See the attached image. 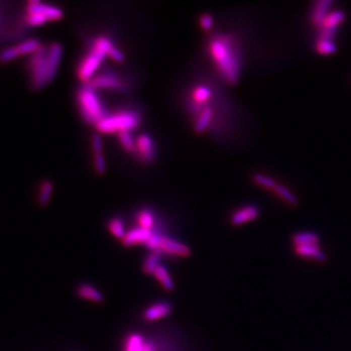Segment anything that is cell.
I'll use <instances>...</instances> for the list:
<instances>
[{
	"instance_id": "6da1fadb",
	"label": "cell",
	"mask_w": 351,
	"mask_h": 351,
	"mask_svg": "<svg viewBox=\"0 0 351 351\" xmlns=\"http://www.w3.org/2000/svg\"><path fill=\"white\" fill-rule=\"evenodd\" d=\"M209 50L223 78L230 84L237 83L241 72V56L233 38L228 35H217L211 40Z\"/></svg>"
},
{
	"instance_id": "7a4b0ae2",
	"label": "cell",
	"mask_w": 351,
	"mask_h": 351,
	"mask_svg": "<svg viewBox=\"0 0 351 351\" xmlns=\"http://www.w3.org/2000/svg\"><path fill=\"white\" fill-rule=\"evenodd\" d=\"M114 45L106 37H99L94 41V45L90 53L81 62L77 74L80 80L91 81L94 73L97 72L102 60L105 56H109L114 50Z\"/></svg>"
},
{
	"instance_id": "3957f363",
	"label": "cell",
	"mask_w": 351,
	"mask_h": 351,
	"mask_svg": "<svg viewBox=\"0 0 351 351\" xmlns=\"http://www.w3.org/2000/svg\"><path fill=\"white\" fill-rule=\"evenodd\" d=\"M77 99L80 112L88 123L97 125L103 117H105L102 102L94 88L87 84L79 91Z\"/></svg>"
},
{
	"instance_id": "277c9868",
	"label": "cell",
	"mask_w": 351,
	"mask_h": 351,
	"mask_svg": "<svg viewBox=\"0 0 351 351\" xmlns=\"http://www.w3.org/2000/svg\"><path fill=\"white\" fill-rule=\"evenodd\" d=\"M140 124V116L133 111H120L111 115H105L96 125L97 129L104 134L131 131Z\"/></svg>"
},
{
	"instance_id": "5b68a950",
	"label": "cell",
	"mask_w": 351,
	"mask_h": 351,
	"mask_svg": "<svg viewBox=\"0 0 351 351\" xmlns=\"http://www.w3.org/2000/svg\"><path fill=\"white\" fill-rule=\"evenodd\" d=\"M48 48L40 46L39 49L31 55L29 61L30 73V84L35 91L40 90L50 82L49 68H48Z\"/></svg>"
},
{
	"instance_id": "8992f818",
	"label": "cell",
	"mask_w": 351,
	"mask_h": 351,
	"mask_svg": "<svg viewBox=\"0 0 351 351\" xmlns=\"http://www.w3.org/2000/svg\"><path fill=\"white\" fill-rule=\"evenodd\" d=\"M296 253L303 258L310 259L315 262H324L326 256L320 249L319 238L316 234L298 233L292 237Z\"/></svg>"
},
{
	"instance_id": "52a82bcc",
	"label": "cell",
	"mask_w": 351,
	"mask_h": 351,
	"mask_svg": "<svg viewBox=\"0 0 351 351\" xmlns=\"http://www.w3.org/2000/svg\"><path fill=\"white\" fill-rule=\"evenodd\" d=\"M155 252H159L162 256L166 255L176 258H188L191 254V250L188 245L165 235H161L158 248Z\"/></svg>"
},
{
	"instance_id": "ba28073f",
	"label": "cell",
	"mask_w": 351,
	"mask_h": 351,
	"mask_svg": "<svg viewBox=\"0 0 351 351\" xmlns=\"http://www.w3.org/2000/svg\"><path fill=\"white\" fill-rule=\"evenodd\" d=\"M154 233V230H149L140 226L134 227L129 229L125 236L122 238L121 243L124 247L131 248L138 245H146V242L149 240V238Z\"/></svg>"
},
{
	"instance_id": "9c48e42d",
	"label": "cell",
	"mask_w": 351,
	"mask_h": 351,
	"mask_svg": "<svg viewBox=\"0 0 351 351\" xmlns=\"http://www.w3.org/2000/svg\"><path fill=\"white\" fill-rule=\"evenodd\" d=\"M173 307L168 302H157L146 307L143 312V318L147 322L158 321L172 313Z\"/></svg>"
},
{
	"instance_id": "30bf717a",
	"label": "cell",
	"mask_w": 351,
	"mask_h": 351,
	"mask_svg": "<svg viewBox=\"0 0 351 351\" xmlns=\"http://www.w3.org/2000/svg\"><path fill=\"white\" fill-rule=\"evenodd\" d=\"M123 351H156V344L141 334L131 333L125 338Z\"/></svg>"
},
{
	"instance_id": "8fae6325",
	"label": "cell",
	"mask_w": 351,
	"mask_h": 351,
	"mask_svg": "<svg viewBox=\"0 0 351 351\" xmlns=\"http://www.w3.org/2000/svg\"><path fill=\"white\" fill-rule=\"evenodd\" d=\"M27 10H28V14L41 13L48 19V21H58L64 16L63 11L58 7L44 4L40 1H35V0L29 1Z\"/></svg>"
},
{
	"instance_id": "7c38bea8",
	"label": "cell",
	"mask_w": 351,
	"mask_h": 351,
	"mask_svg": "<svg viewBox=\"0 0 351 351\" xmlns=\"http://www.w3.org/2000/svg\"><path fill=\"white\" fill-rule=\"evenodd\" d=\"M136 151L141 159L149 163L155 157V146L152 139L148 135H141L136 140Z\"/></svg>"
},
{
	"instance_id": "4fadbf2b",
	"label": "cell",
	"mask_w": 351,
	"mask_h": 351,
	"mask_svg": "<svg viewBox=\"0 0 351 351\" xmlns=\"http://www.w3.org/2000/svg\"><path fill=\"white\" fill-rule=\"evenodd\" d=\"M88 85L93 88H104V89H110V90H118L121 91L124 89V84L120 79H118L116 76L110 75V74H104L99 75L97 77H94L91 79V81L88 82Z\"/></svg>"
},
{
	"instance_id": "5bb4252c",
	"label": "cell",
	"mask_w": 351,
	"mask_h": 351,
	"mask_svg": "<svg viewBox=\"0 0 351 351\" xmlns=\"http://www.w3.org/2000/svg\"><path fill=\"white\" fill-rule=\"evenodd\" d=\"M63 55V46L60 43L51 44L48 47V68H49V77H50V82L54 80L57 72H58L60 62L62 60Z\"/></svg>"
},
{
	"instance_id": "9a60e30c",
	"label": "cell",
	"mask_w": 351,
	"mask_h": 351,
	"mask_svg": "<svg viewBox=\"0 0 351 351\" xmlns=\"http://www.w3.org/2000/svg\"><path fill=\"white\" fill-rule=\"evenodd\" d=\"M260 215L259 209L255 206H245L234 212L230 218L232 225L238 226L257 219Z\"/></svg>"
},
{
	"instance_id": "2e32d148",
	"label": "cell",
	"mask_w": 351,
	"mask_h": 351,
	"mask_svg": "<svg viewBox=\"0 0 351 351\" xmlns=\"http://www.w3.org/2000/svg\"><path fill=\"white\" fill-rule=\"evenodd\" d=\"M76 295L78 298L95 304H102L103 295L96 287L91 284L82 283L76 288Z\"/></svg>"
},
{
	"instance_id": "e0dca14e",
	"label": "cell",
	"mask_w": 351,
	"mask_h": 351,
	"mask_svg": "<svg viewBox=\"0 0 351 351\" xmlns=\"http://www.w3.org/2000/svg\"><path fill=\"white\" fill-rule=\"evenodd\" d=\"M153 277L155 278L163 289L166 291H173L174 290V282L173 279L170 276V273L167 269V267L163 264H159L157 268L152 273Z\"/></svg>"
},
{
	"instance_id": "ac0fdd59",
	"label": "cell",
	"mask_w": 351,
	"mask_h": 351,
	"mask_svg": "<svg viewBox=\"0 0 351 351\" xmlns=\"http://www.w3.org/2000/svg\"><path fill=\"white\" fill-rule=\"evenodd\" d=\"M333 4L332 0H320L318 1L313 9L312 12V21L315 25L321 27L322 23L326 16L329 14V8Z\"/></svg>"
},
{
	"instance_id": "d6986e66",
	"label": "cell",
	"mask_w": 351,
	"mask_h": 351,
	"mask_svg": "<svg viewBox=\"0 0 351 351\" xmlns=\"http://www.w3.org/2000/svg\"><path fill=\"white\" fill-rule=\"evenodd\" d=\"M162 257L159 252H150L143 262L142 269L144 273L152 275L153 271L160 264V258Z\"/></svg>"
},
{
	"instance_id": "ffe728a7",
	"label": "cell",
	"mask_w": 351,
	"mask_h": 351,
	"mask_svg": "<svg viewBox=\"0 0 351 351\" xmlns=\"http://www.w3.org/2000/svg\"><path fill=\"white\" fill-rule=\"evenodd\" d=\"M345 19V13L341 10H336L333 11L331 13L326 16V18L324 19L323 23H322V29H336V27L343 22Z\"/></svg>"
},
{
	"instance_id": "44dd1931",
	"label": "cell",
	"mask_w": 351,
	"mask_h": 351,
	"mask_svg": "<svg viewBox=\"0 0 351 351\" xmlns=\"http://www.w3.org/2000/svg\"><path fill=\"white\" fill-rule=\"evenodd\" d=\"M137 221L140 227L153 230L154 227V216L151 211L144 209L137 214Z\"/></svg>"
},
{
	"instance_id": "7402d4cb",
	"label": "cell",
	"mask_w": 351,
	"mask_h": 351,
	"mask_svg": "<svg viewBox=\"0 0 351 351\" xmlns=\"http://www.w3.org/2000/svg\"><path fill=\"white\" fill-rule=\"evenodd\" d=\"M107 228L108 231L112 234L115 238H118L120 240H122V238L125 236L126 234V229H125V224L123 219L120 218H112L108 221L107 223Z\"/></svg>"
},
{
	"instance_id": "603a6c76",
	"label": "cell",
	"mask_w": 351,
	"mask_h": 351,
	"mask_svg": "<svg viewBox=\"0 0 351 351\" xmlns=\"http://www.w3.org/2000/svg\"><path fill=\"white\" fill-rule=\"evenodd\" d=\"M53 184L51 182H43L40 186V190H39V195H38V204L40 206H47L51 197H52V193H53Z\"/></svg>"
},
{
	"instance_id": "cb8c5ba5",
	"label": "cell",
	"mask_w": 351,
	"mask_h": 351,
	"mask_svg": "<svg viewBox=\"0 0 351 351\" xmlns=\"http://www.w3.org/2000/svg\"><path fill=\"white\" fill-rule=\"evenodd\" d=\"M40 46L41 45L39 44V42L36 39H29V40H26V41L19 44L16 47H17V49L19 51L20 56H23V55H28V54L35 53L39 49Z\"/></svg>"
},
{
	"instance_id": "d4e9b609",
	"label": "cell",
	"mask_w": 351,
	"mask_h": 351,
	"mask_svg": "<svg viewBox=\"0 0 351 351\" xmlns=\"http://www.w3.org/2000/svg\"><path fill=\"white\" fill-rule=\"evenodd\" d=\"M118 138L121 146L129 152L136 151V141L132 136L131 132L124 131L118 133Z\"/></svg>"
},
{
	"instance_id": "484cf974",
	"label": "cell",
	"mask_w": 351,
	"mask_h": 351,
	"mask_svg": "<svg viewBox=\"0 0 351 351\" xmlns=\"http://www.w3.org/2000/svg\"><path fill=\"white\" fill-rule=\"evenodd\" d=\"M212 116H213L212 109L209 108V107L205 108L200 117L198 118L196 124H195V128H194L195 131L197 132V133H201V132L205 131L207 129V127L209 126V124H210V121L212 119Z\"/></svg>"
},
{
	"instance_id": "4316f807",
	"label": "cell",
	"mask_w": 351,
	"mask_h": 351,
	"mask_svg": "<svg viewBox=\"0 0 351 351\" xmlns=\"http://www.w3.org/2000/svg\"><path fill=\"white\" fill-rule=\"evenodd\" d=\"M274 192L278 194L283 200H285L288 204L292 205V206H297L298 205L297 197L292 194L291 191L287 190L285 187L277 185L276 188L274 189Z\"/></svg>"
},
{
	"instance_id": "83f0119b",
	"label": "cell",
	"mask_w": 351,
	"mask_h": 351,
	"mask_svg": "<svg viewBox=\"0 0 351 351\" xmlns=\"http://www.w3.org/2000/svg\"><path fill=\"white\" fill-rule=\"evenodd\" d=\"M316 50L320 54H333L336 51V45L332 40H324L319 39L316 43Z\"/></svg>"
},
{
	"instance_id": "f1b7e54d",
	"label": "cell",
	"mask_w": 351,
	"mask_h": 351,
	"mask_svg": "<svg viewBox=\"0 0 351 351\" xmlns=\"http://www.w3.org/2000/svg\"><path fill=\"white\" fill-rule=\"evenodd\" d=\"M211 90L205 86L197 87L193 91V100L198 103L207 102L211 97Z\"/></svg>"
},
{
	"instance_id": "f546056e",
	"label": "cell",
	"mask_w": 351,
	"mask_h": 351,
	"mask_svg": "<svg viewBox=\"0 0 351 351\" xmlns=\"http://www.w3.org/2000/svg\"><path fill=\"white\" fill-rule=\"evenodd\" d=\"M254 181L258 185L262 186L265 189H268V190H274L277 186V184L272 179H270L269 177L262 175V174H257V175L254 176Z\"/></svg>"
},
{
	"instance_id": "4dcf8cb0",
	"label": "cell",
	"mask_w": 351,
	"mask_h": 351,
	"mask_svg": "<svg viewBox=\"0 0 351 351\" xmlns=\"http://www.w3.org/2000/svg\"><path fill=\"white\" fill-rule=\"evenodd\" d=\"M47 22H49L48 19L41 13L28 14V17H27V23L31 27L42 26L44 24H46Z\"/></svg>"
},
{
	"instance_id": "1f68e13d",
	"label": "cell",
	"mask_w": 351,
	"mask_h": 351,
	"mask_svg": "<svg viewBox=\"0 0 351 351\" xmlns=\"http://www.w3.org/2000/svg\"><path fill=\"white\" fill-rule=\"evenodd\" d=\"M20 56L19 54V51L17 49V47H13V48H9V49H6L4 50L1 54H0V62L5 64V63H8L14 58H18Z\"/></svg>"
},
{
	"instance_id": "d6a6232c",
	"label": "cell",
	"mask_w": 351,
	"mask_h": 351,
	"mask_svg": "<svg viewBox=\"0 0 351 351\" xmlns=\"http://www.w3.org/2000/svg\"><path fill=\"white\" fill-rule=\"evenodd\" d=\"M92 145H93V149L97 154H102V141L101 136L99 134H94L92 137Z\"/></svg>"
},
{
	"instance_id": "836d02e7",
	"label": "cell",
	"mask_w": 351,
	"mask_h": 351,
	"mask_svg": "<svg viewBox=\"0 0 351 351\" xmlns=\"http://www.w3.org/2000/svg\"><path fill=\"white\" fill-rule=\"evenodd\" d=\"M95 168L97 170L98 173L103 174L106 170V166H105V160L102 156V154H97L95 156Z\"/></svg>"
},
{
	"instance_id": "e575fe53",
	"label": "cell",
	"mask_w": 351,
	"mask_h": 351,
	"mask_svg": "<svg viewBox=\"0 0 351 351\" xmlns=\"http://www.w3.org/2000/svg\"><path fill=\"white\" fill-rule=\"evenodd\" d=\"M213 18L212 16L209 14L202 15V17L200 18V25L202 27V29L205 30H210L213 28Z\"/></svg>"
}]
</instances>
